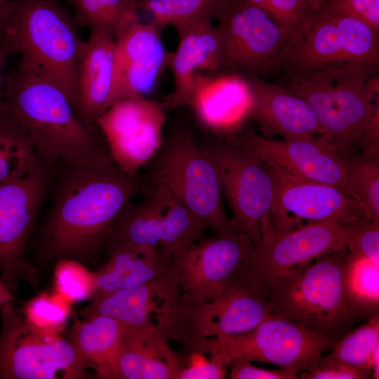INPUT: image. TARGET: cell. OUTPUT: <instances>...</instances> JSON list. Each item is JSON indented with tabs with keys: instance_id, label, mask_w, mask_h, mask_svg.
Segmentation results:
<instances>
[{
	"instance_id": "f1b7e54d",
	"label": "cell",
	"mask_w": 379,
	"mask_h": 379,
	"mask_svg": "<svg viewBox=\"0 0 379 379\" xmlns=\"http://www.w3.org/2000/svg\"><path fill=\"white\" fill-rule=\"evenodd\" d=\"M359 368L379 378V315L369 317L359 326L351 328L338 340L324 355Z\"/></svg>"
},
{
	"instance_id": "6da1fadb",
	"label": "cell",
	"mask_w": 379,
	"mask_h": 379,
	"mask_svg": "<svg viewBox=\"0 0 379 379\" xmlns=\"http://www.w3.org/2000/svg\"><path fill=\"white\" fill-rule=\"evenodd\" d=\"M43 230V246L54 258L92 257L106 244L122 213L142 189L109 153L63 166Z\"/></svg>"
},
{
	"instance_id": "ac0fdd59",
	"label": "cell",
	"mask_w": 379,
	"mask_h": 379,
	"mask_svg": "<svg viewBox=\"0 0 379 379\" xmlns=\"http://www.w3.org/2000/svg\"><path fill=\"white\" fill-rule=\"evenodd\" d=\"M226 142L253 151L262 161L273 163L292 175L346 192L344 157L323 135L278 140L237 133Z\"/></svg>"
},
{
	"instance_id": "7402d4cb",
	"label": "cell",
	"mask_w": 379,
	"mask_h": 379,
	"mask_svg": "<svg viewBox=\"0 0 379 379\" xmlns=\"http://www.w3.org/2000/svg\"><path fill=\"white\" fill-rule=\"evenodd\" d=\"M345 63L333 15L312 7L288 36L279 58L278 69L288 75Z\"/></svg>"
},
{
	"instance_id": "ffe728a7",
	"label": "cell",
	"mask_w": 379,
	"mask_h": 379,
	"mask_svg": "<svg viewBox=\"0 0 379 379\" xmlns=\"http://www.w3.org/2000/svg\"><path fill=\"white\" fill-rule=\"evenodd\" d=\"M249 90L244 75L230 72L198 74L187 105L200 123L227 138L248 118Z\"/></svg>"
},
{
	"instance_id": "1f68e13d",
	"label": "cell",
	"mask_w": 379,
	"mask_h": 379,
	"mask_svg": "<svg viewBox=\"0 0 379 379\" xmlns=\"http://www.w3.org/2000/svg\"><path fill=\"white\" fill-rule=\"evenodd\" d=\"M347 193L379 222V153L363 151L344 157Z\"/></svg>"
},
{
	"instance_id": "ab89813d",
	"label": "cell",
	"mask_w": 379,
	"mask_h": 379,
	"mask_svg": "<svg viewBox=\"0 0 379 379\" xmlns=\"http://www.w3.org/2000/svg\"><path fill=\"white\" fill-rule=\"evenodd\" d=\"M312 1L268 0L267 12L284 29L288 38L312 8Z\"/></svg>"
},
{
	"instance_id": "9a60e30c",
	"label": "cell",
	"mask_w": 379,
	"mask_h": 379,
	"mask_svg": "<svg viewBox=\"0 0 379 379\" xmlns=\"http://www.w3.org/2000/svg\"><path fill=\"white\" fill-rule=\"evenodd\" d=\"M166 110L162 102L136 95L115 102L96 119L111 159L124 172L138 175L157 154L164 142Z\"/></svg>"
},
{
	"instance_id": "52a82bcc",
	"label": "cell",
	"mask_w": 379,
	"mask_h": 379,
	"mask_svg": "<svg viewBox=\"0 0 379 379\" xmlns=\"http://www.w3.org/2000/svg\"><path fill=\"white\" fill-rule=\"evenodd\" d=\"M335 342L322 331L271 316L243 333L195 340L185 352L215 357L227 365L234 358L269 363L298 376L316 365Z\"/></svg>"
},
{
	"instance_id": "277c9868",
	"label": "cell",
	"mask_w": 379,
	"mask_h": 379,
	"mask_svg": "<svg viewBox=\"0 0 379 379\" xmlns=\"http://www.w3.org/2000/svg\"><path fill=\"white\" fill-rule=\"evenodd\" d=\"M288 76L284 88L304 100L323 128V136L343 157L350 155L378 110V72L341 63Z\"/></svg>"
},
{
	"instance_id": "7a4b0ae2",
	"label": "cell",
	"mask_w": 379,
	"mask_h": 379,
	"mask_svg": "<svg viewBox=\"0 0 379 379\" xmlns=\"http://www.w3.org/2000/svg\"><path fill=\"white\" fill-rule=\"evenodd\" d=\"M4 83L3 114L25 131L52 176L67 164L109 153L96 126L79 115L53 81L20 61Z\"/></svg>"
},
{
	"instance_id": "9c48e42d",
	"label": "cell",
	"mask_w": 379,
	"mask_h": 379,
	"mask_svg": "<svg viewBox=\"0 0 379 379\" xmlns=\"http://www.w3.org/2000/svg\"><path fill=\"white\" fill-rule=\"evenodd\" d=\"M0 379H84L91 375L60 333L32 326L14 302L0 306Z\"/></svg>"
},
{
	"instance_id": "7dc6e473",
	"label": "cell",
	"mask_w": 379,
	"mask_h": 379,
	"mask_svg": "<svg viewBox=\"0 0 379 379\" xmlns=\"http://www.w3.org/2000/svg\"><path fill=\"white\" fill-rule=\"evenodd\" d=\"M249 3L260 7L267 12V6L268 0H246Z\"/></svg>"
},
{
	"instance_id": "4316f807",
	"label": "cell",
	"mask_w": 379,
	"mask_h": 379,
	"mask_svg": "<svg viewBox=\"0 0 379 379\" xmlns=\"http://www.w3.org/2000/svg\"><path fill=\"white\" fill-rule=\"evenodd\" d=\"M124 331V325L118 321L95 315L76 319L67 332L66 339L97 378L120 379L117 357Z\"/></svg>"
},
{
	"instance_id": "d4e9b609",
	"label": "cell",
	"mask_w": 379,
	"mask_h": 379,
	"mask_svg": "<svg viewBox=\"0 0 379 379\" xmlns=\"http://www.w3.org/2000/svg\"><path fill=\"white\" fill-rule=\"evenodd\" d=\"M124 327L117 357L120 379H176L185 357L171 347L156 324Z\"/></svg>"
},
{
	"instance_id": "44dd1931",
	"label": "cell",
	"mask_w": 379,
	"mask_h": 379,
	"mask_svg": "<svg viewBox=\"0 0 379 379\" xmlns=\"http://www.w3.org/2000/svg\"><path fill=\"white\" fill-rule=\"evenodd\" d=\"M244 76L250 95L248 118L265 136L289 139L324 135L314 111L304 100L260 77Z\"/></svg>"
},
{
	"instance_id": "5b68a950",
	"label": "cell",
	"mask_w": 379,
	"mask_h": 379,
	"mask_svg": "<svg viewBox=\"0 0 379 379\" xmlns=\"http://www.w3.org/2000/svg\"><path fill=\"white\" fill-rule=\"evenodd\" d=\"M347 248L284 276L266 291L271 315L322 331L336 341L368 317L353 301L345 284Z\"/></svg>"
},
{
	"instance_id": "7c38bea8",
	"label": "cell",
	"mask_w": 379,
	"mask_h": 379,
	"mask_svg": "<svg viewBox=\"0 0 379 379\" xmlns=\"http://www.w3.org/2000/svg\"><path fill=\"white\" fill-rule=\"evenodd\" d=\"M150 184L141 202L131 201L123 211L105 247H157L172 259L201 239L208 227L167 187Z\"/></svg>"
},
{
	"instance_id": "ba28073f",
	"label": "cell",
	"mask_w": 379,
	"mask_h": 379,
	"mask_svg": "<svg viewBox=\"0 0 379 379\" xmlns=\"http://www.w3.org/2000/svg\"><path fill=\"white\" fill-rule=\"evenodd\" d=\"M150 183L162 184L215 234H237L226 215L215 166L187 128L173 135L151 161Z\"/></svg>"
},
{
	"instance_id": "4dcf8cb0",
	"label": "cell",
	"mask_w": 379,
	"mask_h": 379,
	"mask_svg": "<svg viewBox=\"0 0 379 379\" xmlns=\"http://www.w3.org/2000/svg\"><path fill=\"white\" fill-rule=\"evenodd\" d=\"M74 10L78 26L106 34L116 39L138 20L137 10L129 0H66Z\"/></svg>"
},
{
	"instance_id": "2e32d148",
	"label": "cell",
	"mask_w": 379,
	"mask_h": 379,
	"mask_svg": "<svg viewBox=\"0 0 379 379\" xmlns=\"http://www.w3.org/2000/svg\"><path fill=\"white\" fill-rule=\"evenodd\" d=\"M262 162L274 183V202L271 216L278 232L294 227L289 213L307 222L334 221L343 225L369 218L364 208L344 190L299 178L273 163Z\"/></svg>"
},
{
	"instance_id": "484cf974",
	"label": "cell",
	"mask_w": 379,
	"mask_h": 379,
	"mask_svg": "<svg viewBox=\"0 0 379 379\" xmlns=\"http://www.w3.org/2000/svg\"><path fill=\"white\" fill-rule=\"evenodd\" d=\"M115 39L91 31L79 60L76 98L79 116L89 125L112 105Z\"/></svg>"
},
{
	"instance_id": "836d02e7",
	"label": "cell",
	"mask_w": 379,
	"mask_h": 379,
	"mask_svg": "<svg viewBox=\"0 0 379 379\" xmlns=\"http://www.w3.org/2000/svg\"><path fill=\"white\" fill-rule=\"evenodd\" d=\"M328 12L337 25L345 63L378 72L379 32L357 18Z\"/></svg>"
},
{
	"instance_id": "f546056e",
	"label": "cell",
	"mask_w": 379,
	"mask_h": 379,
	"mask_svg": "<svg viewBox=\"0 0 379 379\" xmlns=\"http://www.w3.org/2000/svg\"><path fill=\"white\" fill-rule=\"evenodd\" d=\"M44 167L27 134L10 117H0V183Z\"/></svg>"
},
{
	"instance_id": "f6af8a7d",
	"label": "cell",
	"mask_w": 379,
	"mask_h": 379,
	"mask_svg": "<svg viewBox=\"0 0 379 379\" xmlns=\"http://www.w3.org/2000/svg\"><path fill=\"white\" fill-rule=\"evenodd\" d=\"M13 7V0H0V29L11 15Z\"/></svg>"
},
{
	"instance_id": "3957f363",
	"label": "cell",
	"mask_w": 379,
	"mask_h": 379,
	"mask_svg": "<svg viewBox=\"0 0 379 379\" xmlns=\"http://www.w3.org/2000/svg\"><path fill=\"white\" fill-rule=\"evenodd\" d=\"M13 12L0 29V48L55 84L78 112L77 67L86 41L74 18L58 0H13Z\"/></svg>"
},
{
	"instance_id": "d6a6232c",
	"label": "cell",
	"mask_w": 379,
	"mask_h": 379,
	"mask_svg": "<svg viewBox=\"0 0 379 379\" xmlns=\"http://www.w3.org/2000/svg\"><path fill=\"white\" fill-rule=\"evenodd\" d=\"M136 9L149 13L151 23L163 29L173 25L176 31L186 26L213 20L220 0H129Z\"/></svg>"
},
{
	"instance_id": "bcb514c9",
	"label": "cell",
	"mask_w": 379,
	"mask_h": 379,
	"mask_svg": "<svg viewBox=\"0 0 379 379\" xmlns=\"http://www.w3.org/2000/svg\"><path fill=\"white\" fill-rule=\"evenodd\" d=\"M7 58L8 57L0 48V117L3 114L4 110L3 86L4 83V76L3 74V70Z\"/></svg>"
},
{
	"instance_id": "30bf717a",
	"label": "cell",
	"mask_w": 379,
	"mask_h": 379,
	"mask_svg": "<svg viewBox=\"0 0 379 379\" xmlns=\"http://www.w3.org/2000/svg\"><path fill=\"white\" fill-rule=\"evenodd\" d=\"M345 225L334 221H308L285 232L272 222L262 226V240L235 274L263 298L269 286L287 274L346 248Z\"/></svg>"
},
{
	"instance_id": "8fae6325",
	"label": "cell",
	"mask_w": 379,
	"mask_h": 379,
	"mask_svg": "<svg viewBox=\"0 0 379 379\" xmlns=\"http://www.w3.org/2000/svg\"><path fill=\"white\" fill-rule=\"evenodd\" d=\"M214 19L221 41L216 72L262 79L278 71L288 37L268 13L246 0H220Z\"/></svg>"
},
{
	"instance_id": "cb8c5ba5",
	"label": "cell",
	"mask_w": 379,
	"mask_h": 379,
	"mask_svg": "<svg viewBox=\"0 0 379 379\" xmlns=\"http://www.w3.org/2000/svg\"><path fill=\"white\" fill-rule=\"evenodd\" d=\"M180 291L171 265L168 272L144 284L96 294L89 305L78 311V315L82 318L107 316L126 326H147L154 324L152 319H156L165 301Z\"/></svg>"
},
{
	"instance_id": "7bdbcfd3",
	"label": "cell",
	"mask_w": 379,
	"mask_h": 379,
	"mask_svg": "<svg viewBox=\"0 0 379 379\" xmlns=\"http://www.w3.org/2000/svg\"><path fill=\"white\" fill-rule=\"evenodd\" d=\"M244 358L232 359L227 362L229 374L232 379H297L298 376L291 372L279 368L267 369L252 364Z\"/></svg>"
},
{
	"instance_id": "d590c367",
	"label": "cell",
	"mask_w": 379,
	"mask_h": 379,
	"mask_svg": "<svg viewBox=\"0 0 379 379\" xmlns=\"http://www.w3.org/2000/svg\"><path fill=\"white\" fill-rule=\"evenodd\" d=\"M53 286V291L71 304L94 298L98 293L95 272L72 258L58 260Z\"/></svg>"
},
{
	"instance_id": "5bb4252c",
	"label": "cell",
	"mask_w": 379,
	"mask_h": 379,
	"mask_svg": "<svg viewBox=\"0 0 379 379\" xmlns=\"http://www.w3.org/2000/svg\"><path fill=\"white\" fill-rule=\"evenodd\" d=\"M51 177L42 167L0 183V276L14 292L21 281L37 282L36 270L25 252Z\"/></svg>"
},
{
	"instance_id": "4fadbf2b",
	"label": "cell",
	"mask_w": 379,
	"mask_h": 379,
	"mask_svg": "<svg viewBox=\"0 0 379 379\" xmlns=\"http://www.w3.org/2000/svg\"><path fill=\"white\" fill-rule=\"evenodd\" d=\"M202 149L215 166L222 195L232 211L234 231L245 234L258 245L263 224L272 220L274 187L270 172L248 148L225 142Z\"/></svg>"
},
{
	"instance_id": "603a6c76",
	"label": "cell",
	"mask_w": 379,
	"mask_h": 379,
	"mask_svg": "<svg viewBox=\"0 0 379 379\" xmlns=\"http://www.w3.org/2000/svg\"><path fill=\"white\" fill-rule=\"evenodd\" d=\"M213 20H206L177 30L179 44L169 65L173 90L162 102L166 109L186 106L196 76L218 71L221 41Z\"/></svg>"
},
{
	"instance_id": "f35d334b",
	"label": "cell",
	"mask_w": 379,
	"mask_h": 379,
	"mask_svg": "<svg viewBox=\"0 0 379 379\" xmlns=\"http://www.w3.org/2000/svg\"><path fill=\"white\" fill-rule=\"evenodd\" d=\"M312 7L354 17L379 32V0H313Z\"/></svg>"
},
{
	"instance_id": "74e56055",
	"label": "cell",
	"mask_w": 379,
	"mask_h": 379,
	"mask_svg": "<svg viewBox=\"0 0 379 379\" xmlns=\"http://www.w3.org/2000/svg\"><path fill=\"white\" fill-rule=\"evenodd\" d=\"M345 225L349 254L379 264V222L363 218Z\"/></svg>"
},
{
	"instance_id": "8992f818",
	"label": "cell",
	"mask_w": 379,
	"mask_h": 379,
	"mask_svg": "<svg viewBox=\"0 0 379 379\" xmlns=\"http://www.w3.org/2000/svg\"><path fill=\"white\" fill-rule=\"evenodd\" d=\"M271 316L267 300L235 274L223 289L211 296L196 300L183 298L181 292L171 296L155 324L168 340L185 350L199 339L249 331Z\"/></svg>"
},
{
	"instance_id": "e0dca14e",
	"label": "cell",
	"mask_w": 379,
	"mask_h": 379,
	"mask_svg": "<svg viewBox=\"0 0 379 379\" xmlns=\"http://www.w3.org/2000/svg\"><path fill=\"white\" fill-rule=\"evenodd\" d=\"M254 244L243 233L201 238L173 256L171 267L181 296L196 300L223 289L249 255Z\"/></svg>"
},
{
	"instance_id": "e575fe53",
	"label": "cell",
	"mask_w": 379,
	"mask_h": 379,
	"mask_svg": "<svg viewBox=\"0 0 379 379\" xmlns=\"http://www.w3.org/2000/svg\"><path fill=\"white\" fill-rule=\"evenodd\" d=\"M345 277L347 291L356 305L368 317L377 314L379 306V264L349 254Z\"/></svg>"
},
{
	"instance_id": "8d00e7d4",
	"label": "cell",
	"mask_w": 379,
	"mask_h": 379,
	"mask_svg": "<svg viewBox=\"0 0 379 379\" xmlns=\"http://www.w3.org/2000/svg\"><path fill=\"white\" fill-rule=\"evenodd\" d=\"M72 305L54 291L43 292L27 301L21 313L32 326L60 333L73 313Z\"/></svg>"
},
{
	"instance_id": "b9f144b4",
	"label": "cell",
	"mask_w": 379,
	"mask_h": 379,
	"mask_svg": "<svg viewBox=\"0 0 379 379\" xmlns=\"http://www.w3.org/2000/svg\"><path fill=\"white\" fill-rule=\"evenodd\" d=\"M202 354H187L186 365L177 375L176 379H222L227 374V365L215 357L201 359Z\"/></svg>"
},
{
	"instance_id": "60d3db41",
	"label": "cell",
	"mask_w": 379,
	"mask_h": 379,
	"mask_svg": "<svg viewBox=\"0 0 379 379\" xmlns=\"http://www.w3.org/2000/svg\"><path fill=\"white\" fill-rule=\"evenodd\" d=\"M369 373L345 364L326 357L324 355L319 361L306 371L298 375L300 379H367Z\"/></svg>"
},
{
	"instance_id": "ee69618b",
	"label": "cell",
	"mask_w": 379,
	"mask_h": 379,
	"mask_svg": "<svg viewBox=\"0 0 379 379\" xmlns=\"http://www.w3.org/2000/svg\"><path fill=\"white\" fill-rule=\"evenodd\" d=\"M15 292L2 279L0 276V306L8 302H13L15 300Z\"/></svg>"
},
{
	"instance_id": "d6986e66",
	"label": "cell",
	"mask_w": 379,
	"mask_h": 379,
	"mask_svg": "<svg viewBox=\"0 0 379 379\" xmlns=\"http://www.w3.org/2000/svg\"><path fill=\"white\" fill-rule=\"evenodd\" d=\"M161 31L137 20L116 39L112 104L131 96H145L169 67L173 53L165 48Z\"/></svg>"
},
{
	"instance_id": "83f0119b",
	"label": "cell",
	"mask_w": 379,
	"mask_h": 379,
	"mask_svg": "<svg viewBox=\"0 0 379 379\" xmlns=\"http://www.w3.org/2000/svg\"><path fill=\"white\" fill-rule=\"evenodd\" d=\"M105 248L108 258L95 272L97 294L144 284L171 269L172 259L157 247L113 245Z\"/></svg>"
}]
</instances>
